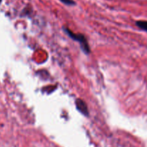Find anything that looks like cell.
Instances as JSON below:
<instances>
[{"label": "cell", "instance_id": "6da1fadb", "mask_svg": "<svg viewBox=\"0 0 147 147\" xmlns=\"http://www.w3.org/2000/svg\"><path fill=\"white\" fill-rule=\"evenodd\" d=\"M64 31L65 32L66 34L70 37V38L73 39L75 41L78 42L80 43V48L83 50V53H86V54H89L90 53V46H89L88 42L87 41V39L86 38L83 34H76L73 32H72L71 30H69L67 27H65Z\"/></svg>", "mask_w": 147, "mask_h": 147}, {"label": "cell", "instance_id": "7a4b0ae2", "mask_svg": "<svg viewBox=\"0 0 147 147\" xmlns=\"http://www.w3.org/2000/svg\"><path fill=\"white\" fill-rule=\"evenodd\" d=\"M76 106L78 110L82 114L84 115V116H88V109L87 104H86V103L84 100H83L82 99L80 98L77 99V100H76Z\"/></svg>", "mask_w": 147, "mask_h": 147}, {"label": "cell", "instance_id": "3957f363", "mask_svg": "<svg viewBox=\"0 0 147 147\" xmlns=\"http://www.w3.org/2000/svg\"><path fill=\"white\" fill-rule=\"evenodd\" d=\"M136 24L139 29L147 32V20H139V21H136Z\"/></svg>", "mask_w": 147, "mask_h": 147}, {"label": "cell", "instance_id": "277c9868", "mask_svg": "<svg viewBox=\"0 0 147 147\" xmlns=\"http://www.w3.org/2000/svg\"><path fill=\"white\" fill-rule=\"evenodd\" d=\"M61 2H63V4H66V5H68V6H73L75 5V1L73 0H60Z\"/></svg>", "mask_w": 147, "mask_h": 147}, {"label": "cell", "instance_id": "5b68a950", "mask_svg": "<svg viewBox=\"0 0 147 147\" xmlns=\"http://www.w3.org/2000/svg\"><path fill=\"white\" fill-rule=\"evenodd\" d=\"M1 1V0H0V1Z\"/></svg>", "mask_w": 147, "mask_h": 147}]
</instances>
